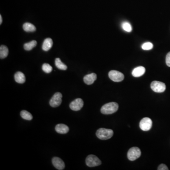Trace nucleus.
<instances>
[{
  "mask_svg": "<svg viewBox=\"0 0 170 170\" xmlns=\"http://www.w3.org/2000/svg\"><path fill=\"white\" fill-rule=\"evenodd\" d=\"M119 108V105L116 102H111L103 105L101 109V113L104 114H111L116 113Z\"/></svg>",
  "mask_w": 170,
  "mask_h": 170,
  "instance_id": "obj_1",
  "label": "nucleus"
},
{
  "mask_svg": "<svg viewBox=\"0 0 170 170\" xmlns=\"http://www.w3.org/2000/svg\"><path fill=\"white\" fill-rule=\"evenodd\" d=\"M113 135V130L105 128H100L96 132L97 138L101 140H107L111 138Z\"/></svg>",
  "mask_w": 170,
  "mask_h": 170,
  "instance_id": "obj_2",
  "label": "nucleus"
},
{
  "mask_svg": "<svg viewBox=\"0 0 170 170\" xmlns=\"http://www.w3.org/2000/svg\"><path fill=\"white\" fill-rule=\"evenodd\" d=\"M141 151L138 147H133L128 151L127 157L130 161H135L141 155Z\"/></svg>",
  "mask_w": 170,
  "mask_h": 170,
  "instance_id": "obj_3",
  "label": "nucleus"
},
{
  "mask_svg": "<svg viewBox=\"0 0 170 170\" xmlns=\"http://www.w3.org/2000/svg\"><path fill=\"white\" fill-rule=\"evenodd\" d=\"M86 163L87 166L90 167L97 166L101 164V161L96 155H89L88 156L86 160Z\"/></svg>",
  "mask_w": 170,
  "mask_h": 170,
  "instance_id": "obj_4",
  "label": "nucleus"
},
{
  "mask_svg": "<svg viewBox=\"0 0 170 170\" xmlns=\"http://www.w3.org/2000/svg\"><path fill=\"white\" fill-rule=\"evenodd\" d=\"M151 88L156 93H163L165 91L166 85L163 82L154 81L151 84Z\"/></svg>",
  "mask_w": 170,
  "mask_h": 170,
  "instance_id": "obj_5",
  "label": "nucleus"
},
{
  "mask_svg": "<svg viewBox=\"0 0 170 170\" xmlns=\"http://www.w3.org/2000/svg\"><path fill=\"white\" fill-rule=\"evenodd\" d=\"M109 77L114 82H121L124 79V76L118 71L112 70L109 72Z\"/></svg>",
  "mask_w": 170,
  "mask_h": 170,
  "instance_id": "obj_6",
  "label": "nucleus"
},
{
  "mask_svg": "<svg viewBox=\"0 0 170 170\" xmlns=\"http://www.w3.org/2000/svg\"><path fill=\"white\" fill-rule=\"evenodd\" d=\"M62 97L63 96L61 93L57 92L55 93L50 101V105L53 107H57L60 106L62 102Z\"/></svg>",
  "mask_w": 170,
  "mask_h": 170,
  "instance_id": "obj_7",
  "label": "nucleus"
},
{
  "mask_svg": "<svg viewBox=\"0 0 170 170\" xmlns=\"http://www.w3.org/2000/svg\"><path fill=\"white\" fill-rule=\"evenodd\" d=\"M152 126V121L149 118L145 117L141 120L139 127L143 131H149Z\"/></svg>",
  "mask_w": 170,
  "mask_h": 170,
  "instance_id": "obj_8",
  "label": "nucleus"
},
{
  "mask_svg": "<svg viewBox=\"0 0 170 170\" xmlns=\"http://www.w3.org/2000/svg\"><path fill=\"white\" fill-rule=\"evenodd\" d=\"M84 105L83 101L81 98H77L70 104V107L74 111H79Z\"/></svg>",
  "mask_w": 170,
  "mask_h": 170,
  "instance_id": "obj_9",
  "label": "nucleus"
},
{
  "mask_svg": "<svg viewBox=\"0 0 170 170\" xmlns=\"http://www.w3.org/2000/svg\"><path fill=\"white\" fill-rule=\"evenodd\" d=\"M52 163L54 166L58 170H63L65 168V163L60 158L54 157L52 159Z\"/></svg>",
  "mask_w": 170,
  "mask_h": 170,
  "instance_id": "obj_10",
  "label": "nucleus"
},
{
  "mask_svg": "<svg viewBox=\"0 0 170 170\" xmlns=\"http://www.w3.org/2000/svg\"><path fill=\"white\" fill-rule=\"evenodd\" d=\"M97 79V75L95 73H91L87 75L84 77V81L85 83L88 85L94 83L95 80Z\"/></svg>",
  "mask_w": 170,
  "mask_h": 170,
  "instance_id": "obj_11",
  "label": "nucleus"
},
{
  "mask_svg": "<svg viewBox=\"0 0 170 170\" xmlns=\"http://www.w3.org/2000/svg\"><path fill=\"white\" fill-rule=\"evenodd\" d=\"M146 72V69L143 66H139L134 68L132 71V75L134 77H140L144 74Z\"/></svg>",
  "mask_w": 170,
  "mask_h": 170,
  "instance_id": "obj_12",
  "label": "nucleus"
},
{
  "mask_svg": "<svg viewBox=\"0 0 170 170\" xmlns=\"http://www.w3.org/2000/svg\"><path fill=\"white\" fill-rule=\"evenodd\" d=\"M55 130L58 133L64 134L68 132L69 131V128L66 125L64 124H59L56 126Z\"/></svg>",
  "mask_w": 170,
  "mask_h": 170,
  "instance_id": "obj_13",
  "label": "nucleus"
},
{
  "mask_svg": "<svg viewBox=\"0 0 170 170\" xmlns=\"http://www.w3.org/2000/svg\"><path fill=\"white\" fill-rule=\"evenodd\" d=\"M53 41L50 38H46L43 43L42 49L45 51H48L52 47Z\"/></svg>",
  "mask_w": 170,
  "mask_h": 170,
  "instance_id": "obj_14",
  "label": "nucleus"
},
{
  "mask_svg": "<svg viewBox=\"0 0 170 170\" xmlns=\"http://www.w3.org/2000/svg\"><path fill=\"white\" fill-rule=\"evenodd\" d=\"M14 79L16 82L18 83L23 84L26 81L25 76L21 71H18L15 73Z\"/></svg>",
  "mask_w": 170,
  "mask_h": 170,
  "instance_id": "obj_15",
  "label": "nucleus"
},
{
  "mask_svg": "<svg viewBox=\"0 0 170 170\" xmlns=\"http://www.w3.org/2000/svg\"><path fill=\"white\" fill-rule=\"evenodd\" d=\"M9 54V50L8 47L5 46H1L0 47V58L4 59L7 57Z\"/></svg>",
  "mask_w": 170,
  "mask_h": 170,
  "instance_id": "obj_16",
  "label": "nucleus"
},
{
  "mask_svg": "<svg viewBox=\"0 0 170 170\" xmlns=\"http://www.w3.org/2000/svg\"><path fill=\"white\" fill-rule=\"evenodd\" d=\"M23 29L26 32H34L36 30V27L31 23H25L23 26Z\"/></svg>",
  "mask_w": 170,
  "mask_h": 170,
  "instance_id": "obj_17",
  "label": "nucleus"
},
{
  "mask_svg": "<svg viewBox=\"0 0 170 170\" xmlns=\"http://www.w3.org/2000/svg\"><path fill=\"white\" fill-rule=\"evenodd\" d=\"M55 65H56V67H57V68H58L60 70L65 71V70H66L67 68V66L66 65L64 64V63L61 61V59L59 58H57L55 59Z\"/></svg>",
  "mask_w": 170,
  "mask_h": 170,
  "instance_id": "obj_18",
  "label": "nucleus"
},
{
  "mask_svg": "<svg viewBox=\"0 0 170 170\" xmlns=\"http://www.w3.org/2000/svg\"><path fill=\"white\" fill-rule=\"evenodd\" d=\"M37 45V41H35V40H33L31 42L25 43L24 45V48L25 50L26 51H30L33 48H34L35 46H36Z\"/></svg>",
  "mask_w": 170,
  "mask_h": 170,
  "instance_id": "obj_19",
  "label": "nucleus"
},
{
  "mask_svg": "<svg viewBox=\"0 0 170 170\" xmlns=\"http://www.w3.org/2000/svg\"><path fill=\"white\" fill-rule=\"evenodd\" d=\"M21 117L25 120L30 121L33 119L32 114L30 113L29 112H27L26 110H23L21 112Z\"/></svg>",
  "mask_w": 170,
  "mask_h": 170,
  "instance_id": "obj_20",
  "label": "nucleus"
},
{
  "mask_svg": "<svg viewBox=\"0 0 170 170\" xmlns=\"http://www.w3.org/2000/svg\"><path fill=\"white\" fill-rule=\"evenodd\" d=\"M121 26H122L123 29L126 32H131L132 31V29L131 25L128 22H123L122 25H121Z\"/></svg>",
  "mask_w": 170,
  "mask_h": 170,
  "instance_id": "obj_21",
  "label": "nucleus"
},
{
  "mask_svg": "<svg viewBox=\"0 0 170 170\" xmlns=\"http://www.w3.org/2000/svg\"><path fill=\"white\" fill-rule=\"evenodd\" d=\"M42 70L46 73H49L52 72L53 68L48 63H44L42 66Z\"/></svg>",
  "mask_w": 170,
  "mask_h": 170,
  "instance_id": "obj_22",
  "label": "nucleus"
},
{
  "mask_svg": "<svg viewBox=\"0 0 170 170\" xmlns=\"http://www.w3.org/2000/svg\"><path fill=\"white\" fill-rule=\"evenodd\" d=\"M144 50H150L153 48V45L151 42H146L143 43L141 46Z\"/></svg>",
  "mask_w": 170,
  "mask_h": 170,
  "instance_id": "obj_23",
  "label": "nucleus"
},
{
  "mask_svg": "<svg viewBox=\"0 0 170 170\" xmlns=\"http://www.w3.org/2000/svg\"><path fill=\"white\" fill-rule=\"evenodd\" d=\"M158 170H168V167L166 166V164H161L158 167Z\"/></svg>",
  "mask_w": 170,
  "mask_h": 170,
  "instance_id": "obj_24",
  "label": "nucleus"
},
{
  "mask_svg": "<svg viewBox=\"0 0 170 170\" xmlns=\"http://www.w3.org/2000/svg\"><path fill=\"white\" fill-rule=\"evenodd\" d=\"M166 63L168 67H170V52L166 56Z\"/></svg>",
  "mask_w": 170,
  "mask_h": 170,
  "instance_id": "obj_25",
  "label": "nucleus"
},
{
  "mask_svg": "<svg viewBox=\"0 0 170 170\" xmlns=\"http://www.w3.org/2000/svg\"><path fill=\"white\" fill-rule=\"evenodd\" d=\"M2 16L1 15H0V24H1L2 23Z\"/></svg>",
  "mask_w": 170,
  "mask_h": 170,
  "instance_id": "obj_26",
  "label": "nucleus"
}]
</instances>
